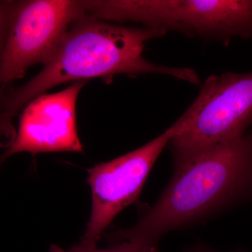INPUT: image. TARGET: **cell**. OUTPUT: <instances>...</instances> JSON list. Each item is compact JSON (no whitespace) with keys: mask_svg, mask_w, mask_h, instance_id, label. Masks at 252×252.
Instances as JSON below:
<instances>
[{"mask_svg":"<svg viewBox=\"0 0 252 252\" xmlns=\"http://www.w3.org/2000/svg\"><path fill=\"white\" fill-rule=\"evenodd\" d=\"M87 16L229 43L252 37V0H87Z\"/></svg>","mask_w":252,"mask_h":252,"instance_id":"3957f363","label":"cell"},{"mask_svg":"<svg viewBox=\"0 0 252 252\" xmlns=\"http://www.w3.org/2000/svg\"><path fill=\"white\" fill-rule=\"evenodd\" d=\"M86 15L85 0L12 1L0 86L22 79L31 66L46 64L72 23Z\"/></svg>","mask_w":252,"mask_h":252,"instance_id":"5b68a950","label":"cell"},{"mask_svg":"<svg viewBox=\"0 0 252 252\" xmlns=\"http://www.w3.org/2000/svg\"><path fill=\"white\" fill-rule=\"evenodd\" d=\"M86 83L73 82L64 90L40 94L30 102L21 112L16 137L0 156V164L22 152L33 156L47 152L84 153L78 134L76 106Z\"/></svg>","mask_w":252,"mask_h":252,"instance_id":"52a82bcc","label":"cell"},{"mask_svg":"<svg viewBox=\"0 0 252 252\" xmlns=\"http://www.w3.org/2000/svg\"><path fill=\"white\" fill-rule=\"evenodd\" d=\"M11 5L12 1H0V56L7 37Z\"/></svg>","mask_w":252,"mask_h":252,"instance_id":"30bf717a","label":"cell"},{"mask_svg":"<svg viewBox=\"0 0 252 252\" xmlns=\"http://www.w3.org/2000/svg\"><path fill=\"white\" fill-rule=\"evenodd\" d=\"M173 133L172 126L140 148L88 170L92 210L81 246L96 248L97 241L118 214L138 200L149 172Z\"/></svg>","mask_w":252,"mask_h":252,"instance_id":"8992f818","label":"cell"},{"mask_svg":"<svg viewBox=\"0 0 252 252\" xmlns=\"http://www.w3.org/2000/svg\"><path fill=\"white\" fill-rule=\"evenodd\" d=\"M49 252H158L157 246L145 245V244L137 243L135 241L120 242L113 244L107 250H97V249H89L84 248L80 245H74L69 250H64L58 245H53L50 248Z\"/></svg>","mask_w":252,"mask_h":252,"instance_id":"ba28073f","label":"cell"},{"mask_svg":"<svg viewBox=\"0 0 252 252\" xmlns=\"http://www.w3.org/2000/svg\"><path fill=\"white\" fill-rule=\"evenodd\" d=\"M174 159L173 176L157 203L134 226L109 235V241L157 246L167 233L252 202V128L235 140Z\"/></svg>","mask_w":252,"mask_h":252,"instance_id":"6da1fadb","label":"cell"},{"mask_svg":"<svg viewBox=\"0 0 252 252\" xmlns=\"http://www.w3.org/2000/svg\"><path fill=\"white\" fill-rule=\"evenodd\" d=\"M4 87L0 86V94ZM16 135L13 122L9 120L0 109V147L7 149L14 140Z\"/></svg>","mask_w":252,"mask_h":252,"instance_id":"9c48e42d","label":"cell"},{"mask_svg":"<svg viewBox=\"0 0 252 252\" xmlns=\"http://www.w3.org/2000/svg\"><path fill=\"white\" fill-rule=\"evenodd\" d=\"M172 127L168 144L174 158L245 135L252 128V72L207 78L193 103Z\"/></svg>","mask_w":252,"mask_h":252,"instance_id":"277c9868","label":"cell"},{"mask_svg":"<svg viewBox=\"0 0 252 252\" xmlns=\"http://www.w3.org/2000/svg\"><path fill=\"white\" fill-rule=\"evenodd\" d=\"M166 32L158 28L111 24L86 15L72 23L40 72L20 87L5 88L0 97L1 111L14 121L32 99L56 86L115 74H163L200 84L193 69L167 67L144 57L147 43Z\"/></svg>","mask_w":252,"mask_h":252,"instance_id":"7a4b0ae2","label":"cell"},{"mask_svg":"<svg viewBox=\"0 0 252 252\" xmlns=\"http://www.w3.org/2000/svg\"><path fill=\"white\" fill-rule=\"evenodd\" d=\"M185 252H218L216 251H213V250H210V249L207 248H204L202 246L194 247L189 249V250H187Z\"/></svg>","mask_w":252,"mask_h":252,"instance_id":"8fae6325","label":"cell"}]
</instances>
